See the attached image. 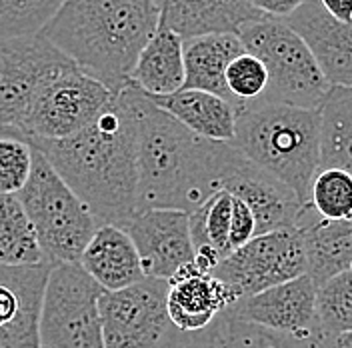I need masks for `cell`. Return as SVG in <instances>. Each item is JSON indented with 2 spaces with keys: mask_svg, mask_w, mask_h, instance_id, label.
Returning <instances> with one entry per match:
<instances>
[{
  "mask_svg": "<svg viewBox=\"0 0 352 348\" xmlns=\"http://www.w3.org/2000/svg\"><path fill=\"white\" fill-rule=\"evenodd\" d=\"M140 90V88H138ZM239 151L190 132L138 92L136 213L170 208L195 213L217 191Z\"/></svg>",
  "mask_w": 352,
  "mask_h": 348,
  "instance_id": "obj_2",
  "label": "cell"
},
{
  "mask_svg": "<svg viewBox=\"0 0 352 348\" xmlns=\"http://www.w3.org/2000/svg\"><path fill=\"white\" fill-rule=\"evenodd\" d=\"M0 252L2 264L8 266L46 262L34 228L16 195H0Z\"/></svg>",
  "mask_w": 352,
  "mask_h": 348,
  "instance_id": "obj_25",
  "label": "cell"
},
{
  "mask_svg": "<svg viewBox=\"0 0 352 348\" xmlns=\"http://www.w3.org/2000/svg\"><path fill=\"white\" fill-rule=\"evenodd\" d=\"M296 228L302 235L307 252V274L316 284L352 270V220H322L305 204Z\"/></svg>",
  "mask_w": 352,
  "mask_h": 348,
  "instance_id": "obj_18",
  "label": "cell"
},
{
  "mask_svg": "<svg viewBox=\"0 0 352 348\" xmlns=\"http://www.w3.org/2000/svg\"><path fill=\"white\" fill-rule=\"evenodd\" d=\"M285 21L307 43L330 88L352 87V22L330 17L318 0H308Z\"/></svg>",
  "mask_w": 352,
  "mask_h": 348,
  "instance_id": "obj_15",
  "label": "cell"
},
{
  "mask_svg": "<svg viewBox=\"0 0 352 348\" xmlns=\"http://www.w3.org/2000/svg\"><path fill=\"white\" fill-rule=\"evenodd\" d=\"M182 127L206 140L232 142L236 134V109L217 94L202 90H178L168 96H148Z\"/></svg>",
  "mask_w": 352,
  "mask_h": 348,
  "instance_id": "obj_22",
  "label": "cell"
},
{
  "mask_svg": "<svg viewBox=\"0 0 352 348\" xmlns=\"http://www.w3.org/2000/svg\"><path fill=\"white\" fill-rule=\"evenodd\" d=\"M6 136H14V138H24L21 132L12 131V129H8V127L0 124V138H6ZM24 140H26V138H24Z\"/></svg>",
  "mask_w": 352,
  "mask_h": 348,
  "instance_id": "obj_36",
  "label": "cell"
},
{
  "mask_svg": "<svg viewBox=\"0 0 352 348\" xmlns=\"http://www.w3.org/2000/svg\"><path fill=\"white\" fill-rule=\"evenodd\" d=\"M160 22L154 0H66L44 39L82 72L118 94Z\"/></svg>",
  "mask_w": 352,
  "mask_h": 348,
  "instance_id": "obj_3",
  "label": "cell"
},
{
  "mask_svg": "<svg viewBox=\"0 0 352 348\" xmlns=\"http://www.w3.org/2000/svg\"><path fill=\"white\" fill-rule=\"evenodd\" d=\"M78 264L107 292L129 288L146 279L131 235L112 224L96 228Z\"/></svg>",
  "mask_w": 352,
  "mask_h": 348,
  "instance_id": "obj_19",
  "label": "cell"
},
{
  "mask_svg": "<svg viewBox=\"0 0 352 348\" xmlns=\"http://www.w3.org/2000/svg\"><path fill=\"white\" fill-rule=\"evenodd\" d=\"M104 292L80 264H54L44 290L41 347L104 348L100 318Z\"/></svg>",
  "mask_w": 352,
  "mask_h": 348,
  "instance_id": "obj_7",
  "label": "cell"
},
{
  "mask_svg": "<svg viewBox=\"0 0 352 348\" xmlns=\"http://www.w3.org/2000/svg\"><path fill=\"white\" fill-rule=\"evenodd\" d=\"M256 10H261L264 17L272 19H288L292 12H296L308 0H250Z\"/></svg>",
  "mask_w": 352,
  "mask_h": 348,
  "instance_id": "obj_33",
  "label": "cell"
},
{
  "mask_svg": "<svg viewBox=\"0 0 352 348\" xmlns=\"http://www.w3.org/2000/svg\"><path fill=\"white\" fill-rule=\"evenodd\" d=\"M320 332L352 330V270L340 272L316 290Z\"/></svg>",
  "mask_w": 352,
  "mask_h": 348,
  "instance_id": "obj_29",
  "label": "cell"
},
{
  "mask_svg": "<svg viewBox=\"0 0 352 348\" xmlns=\"http://www.w3.org/2000/svg\"><path fill=\"white\" fill-rule=\"evenodd\" d=\"M160 22L178 36L241 34L244 26L263 21L250 0H160Z\"/></svg>",
  "mask_w": 352,
  "mask_h": 348,
  "instance_id": "obj_17",
  "label": "cell"
},
{
  "mask_svg": "<svg viewBox=\"0 0 352 348\" xmlns=\"http://www.w3.org/2000/svg\"><path fill=\"white\" fill-rule=\"evenodd\" d=\"M66 0H0V41L41 34Z\"/></svg>",
  "mask_w": 352,
  "mask_h": 348,
  "instance_id": "obj_28",
  "label": "cell"
},
{
  "mask_svg": "<svg viewBox=\"0 0 352 348\" xmlns=\"http://www.w3.org/2000/svg\"><path fill=\"white\" fill-rule=\"evenodd\" d=\"M256 237V220L250 208L232 196V220H230V252L244 246Z\"/></svg>",
  "mask_w": 352,
  "mask_h": 348,
  "instance_id": "obj_32",
  "label": "cell"
},
{
  "mask_svg": "<svg viewBox=\"0 0 352 348\" xmlns=\"http://www.w3.org/2000/svg\"><path fill=\"white\" fill-rule=\"evenodd\" d=\"M302 274H307V252L298 228L258 235L212 270V276L232 288L239 298L254 296Z\"/></svg>",
  "mask_w": 352,
  "mask_h": 348,
  "instance_id": "obj_9",
  "label": "cell"
},
{
  "mask_svg": "<svg viewBox=\"0 0 352 348\" xmlns=\"http://www.w3.org/2000/svg\"><path fill=\"white\" fill-rule=\"evenodd\" d=\"M190 217V237L195 252L200 248H214L222 259L230 254V220H232V195L217 191Z\"/></svg>",
  "mask_w": 352,
  "mask_h": 348,
  "instance_id": "obj_26",
  "label": "cell"
},
{
  "mask_svg": "<svg viewBox=\"0 0 352 348\" xmlns=\"http://www.w3.org/2000/svg\"><path fill=\"white\" fill-rule=\"evenodd\" d=\"M222 188L250 208L256 220V237L296 228L305 206L290 186L246 160L241 153L224 176Z\"/></svg>",
  "mask_w": 352,
  "mask_h": 348,
  "instance_id": "obj_14",
  "label": "cell"
},
{
  "mask_svg": "<svg viewBox=\"0 0 352 348\" xmlns=\"http://www.w3.org/2000/svg\"><path fill=\"white\" fill-rule=\"evenodd\" d=\"M112 98L114 94L102 83L72 66L44 88L24 124V138H68L87 129Z\"/></svg>",
  "mask_w": 352,
  "mask_h": 348,
  "instance_id": "obj_11",
  "label": "cell"
},
{
  "mask_svg": "<svg viewBox=\"0 0 352 348\" xmlns=\"http://www.w3.org/2000/svg\"><path fill=\"white\" fill-rule=\"evenodd\" d=\"M330 17L342 22H352V0H318Z\"/></svg>",
  "mask_w": 352,
  "mask_h": 348,
  "instance_id": "obj_35",
  "label": "cell"
},
{
  "mask_svg": "<svg viewBox=\"0 0 352 348\" xmlns=\"http://www.w3.org/2000/svg\"><path fill=\"white\" fill-rule=\"evenodd\" d=\"M239 39L244 50L263 61L268 70V88L261 100L320 110L330 85L307 43L285 19L264 17L263 21L244 26Z\"/></svg>",
  "mask_w": 352,
  "mask_h": 348,
  "instance_id": "obj_6",
  "label": "cell"
},
{
  "mask_svg": "<svg viewBox=\"0 0 352 348\" xmlns=\"http://www.w3.org/2000/svg\"><path fill=\"white\" fill-rule=\"evenodd\" d=\"M38 348H44V347H38Z\"/></svg>",
  "mask_w": 352,
  "mask_h": 348,
  "instance_id": "obj_37",
  "label": "cell"
},
{
  "mask_svg": "<svg viewBox=\"0 0 352 348\" xmlns=\"http://www.w3.org/2000/svg\"><path fill=\"white\" fill-rule=\"evenodd\" d=\"M0 348H2V347H0Z\"/></svg>",
  "mask_w": 352,
  "mask_h": 348,
  "instance_id": "obj_38",
  "label": "cell"
},
{
  "mask_svg": "<svg viewBox=\"0 0 352 348\" xmlns=\"http://www.w3.org/2000/svg\"><path fill=\"white\" fill-rule=\"evenodd\" d=\"M241 298L212 272L186 264L168 281L166 308L170 323L180 332H198L210 327L220 314L230 310Z\"/></svg>",
  "mask_w": 352,
  "mask_h": 348,
  "instance_id": "obj_16",
  "label": "cell"
},
{
  "mask_svg": "<svg viewBox=\"0 0 352 348\" xmlns=\"http://www.w3.org/2000/svg\"><path fill=\"white\" fill-rule=\"evenodd\" d=\"M76 66L43 34L0 41V124L21 132L54 78Z\"/></svg>",
  "mask_w": 352,
  "mask_h": 348,
  "instance_id": "obj_8",
  "label": "cell"
},
{
  "mask_svg": "<svg viewBox=\"0 0 352 348\" xmlns=\"http://www.w3.org/2000/svg\"><path fill=\"white\" fill-rule=\"evenodd\" d=\"M124 230L138 250L146 279L170 281L182 266L195 262L188 213L170 208L140 210Z\"/></svg>",
  "mask_w": 352,
  "mask_h": 348,
  "instance_id": "obj_12",
  "label": "cell"
},
{
  "mask_svg": "<svg viewBox=\"0 0 352 348\" xmlns=\"http://www.w3.org/2000/svg\"><path fill=\"white\" fill-rule=\"evenodd\" d=\"M226 87L232 94V100L239 112L242 107L261 100L266 94L268 70L263 65V61L244 52L241 56H236L226 68Z\"/></svg>",
  "mask_w": 352,
  "mask_h": 348,
  "instance_id": "obj_30",
  "label": "cell"
},
{
  "mask_svg": "<svg viewBox=\"0 0 352 348\" xmlns=\"http://www.w3.org/2000/svg\"><path fill=\"white\" fill-rule=\"evenodd\" d=\"M312 342L239 320L226 310L198 332H180L173 327L162 348H314Z\"/></svg>",
  "mask_w": 352,
  "mask_h": 348,
  "instance_id": "obj_20",
  "label": "cell"
},
{
  "mask_svg": "<svg viewBox=\"0 0 352 348\" xmlns=\"http://www.w3.org/2000/svg\"><path fill=\"white\" fill-rule=\"evenodd\" d=\"M320 168L352 174V87L330 88L320 107Z\"/></svg>",
  "mask_w": 352,
  "mask_h": 348,
  "instance_id": "obj_24",
  "label": "cell"
},
{
  "mask_svg": "<svg viewBox=\"0 0 352 348\" xmlns=\"http://www.w3.org/2000/svg\"><path fill=\"white\" fill-rule=\"evenodd\" d=\"M316 284L308 274L276 284L254 296L241 298L228 312L244 323L286 336L314 340L320 332L316 314Z\"/></svg>",
  "mask_w": 352,
  "mask_h": 348,
  "instance_id": "obj_13",
  "label": "cell"
},
{
  "mask_svg": "<svg viewBox=\"0 0 352 348\" xmlns=\"http://www.w3.org/2000/svg\"><path fill=\"white\" fill-rule=\"evenodd\" d=\"M244 44L236 34H204L184 41V90H202L230 102L232 94L226 87V68L244 54Z\"/></svg>",
  "mask_w": 352,
  "mask_h": 348,
  "instance_id": "obj_21",
  "label": "cell"
},
{
  "mask_svg": "<svg viewBox=\"0 0 352 348\" xmlns=\"http://www.w3.org/2000/svg\"><path fill=\"white\" fill-rule=\"evenodd\" d=\"M184 39L158 22L134 65L131 83L146 96H168L184 88Z\"/></svg>",
  "mask_w": 352,
  "mask_h": 348,
  "instance_id": "obj_23",
  "label": "cell"
},
{
  "mask_svg": "<svg viewBox=\"0 0 352 348\" xmlns=\"http://www.w3.org/2000/svg\"><path fill=\"white\" fill-rule=\"evenodd\" d=\"M308 206L322 220H352V174L342 168H318Z\"/></svg>",
  "mask_w": 352,
  "mask_h": 348,
  "instance_id": "obj_27",
  "label": "cell"
},
{
  "mask_svg": "<svg viewBox=\"0 0 352 348\" xmlns=\"http://www.w3.org/2000/svg\"><path fill=\"white\" fill-rule=\"evenodd\" d=\"M168 281L144 279L100 296L104 348H162L173 323L166 308Z\"/></svg>",
  "mask_w": 352,
  "mask_h": 348,
  "instance_id": "obj_10",
  "label": "cell"
},
{
  "mask_svg": "<svg viewBox=\"0 0 352 348\" xmlns=\"http://www.w3.org/2000/svg\"><path fill=\"white\" fill-rule=\"evenodd\" d=\"M314 348H352V330L344 332H318Z\"/></svg>",
  "mask_w": 352,
  "mask_h": 348,
  "instance_id": "obj_34",
  "label": "cell"
},
{
  "mask_svg": "<svg viewBox=\"0 0 352 348\" xmlns=\"http://www.w3.org/2000/svg\"><path fill=\"white\" fill-rule=\"evenodd\" d=\"M32 146L24 138H0V195H19L32 173Z\"/></svg>",
  "mask_w": 352,
  "mask_h": 348,
  "instance_id": "obj_31",
  "label": "cell"
},
{
  "mask_svg": "<svg viewBox=\"0 0 352 348\" xmlns=\"http://www.w3.org/2000/svg\"><path fill=\"white\" fill-rule=\"evenodd\" d=\"M32 151V173L16 196L34 228L44 261L78 264L98 222L43 154Z\"/></svg>",
  "mask_w": 352,
  "mask_h": 348,
  "instance_id": "obj_5",
  "label": "cell"
},
{
  "mask_svg": "<svg viewBox=\"0 0 352 348\" xmlns=\"http://www.w3.org/2000/svg\"><path fill=\"white\" fill-rule=\"evenodd\" d=\"M239 153L308 204L310 184L320 168V110L258 100L236 112Z\"/></svg>",
  "mask_w": 352,
  "mask_h": 348,
  "instance_id": "obj_4",
  "label": "cell"
},
{
  "mask_svg": "<svg viewBox=\"0 0 352 348\" xmlns=\"http://www.w3.org/2000/svg\"><path fill=\"white\" fill-rule=\"evenodd\" d=\"M138 92L129 83L87 129L68 138L28 140L87 204L98 226L124 228L136 215Z\"/></svg>",
  "mask_w": 352,
  "mask_h": 348,
  "instance_id": "obj_1",
  "label": "cell"
}]
</instances>
